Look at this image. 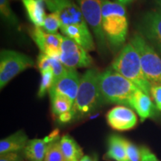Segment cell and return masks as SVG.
<instances>
[{"label": "cell", "mask_w": 161, "mask_h": 161, "mask_svg": "<svg viewBox=\"0 0 161 161\" xmlns=\"http://www.w3.org/2000/svg\"><path fill=\"white\" fill-rule=\"evenodd\" d=\"M100 92L104 103L129 106L130 98L139 88L115 70L106 69L100 72Z\"/></svg>", "instance_id": "obj_4"}, {"label": "cell", "mask_w": 161, "mask_h": 161, "mask_svg": "<svg viewBox=\"0 0 161 161\" xmlns=\"http://www.w3.org/2000/svg\"><path fill=\"white\" fill-rule=\"evenodd\" d=\"M111 68L135 84L139 89L151 96L152 84L142 71L140 55L130 43L122 47L111 64Z\"/></svg>", "instance_id": "obj_3"}, {"label": "cell", "mask_w": 161, "mask_h": 161, "mask_svg": "<svg viewBox=\"0 0 161 161\" xmlns=\"http://www.w3.org/2000/svg\"><path fill=\"white\" fill-rule=\"evenodd\" d=\"M133 0H117V3L122 4V5H125L127 4H129L130 3H131Z\"/></svg>", "instance_id": "obj_31"}, {"label": "cell", "mask_w": 161, "mask_h": 161, "mask_svg": "<svg viewBox=\"0 0 161 161\" xmlns=\"http://www.w3.org/2000/svg\"><path fill=\"white\" fill-rule=\"evenodd\" d=\"M60 28V21L55 13H51L46 15L44 24L42 27L44 31L50 34H57Z\"/></svg>", "instance_id": "obj_25"}, {"label": "cell", "mask_w": 161, "mask_h": 161, "mask_svg": "<svg viewBox=\"0 0 161 161\" xmlns=\"http://www.w3.org/2000/svg\"><path fill=\"white\" fill-rule=\"evenodd\" d=\"M141 155H142V161H160L157 158L154 153L151 152L146 147H142L140 148Z\"/></svg>", "instance_id": "obj_29"}, {"label": "cell", "mask_w": 161, "mask_h": 161, "mask_svg": "<svg viewBox=\"0 0 161 161\" xmlns=\"http://www.w3.org/2000/svg\"><path fill=\"white\" fill-rule=\"evenodd\" d=\"M44 161H66L60 148V140H54L48 145Z\"/></svg>", "instance_id": "obj_22"}, {"label": "cell", "mask_w": 161, "mask_h": 161, "mask_svg": "<svg viewBox=\"0 0 161 161\" xmlns=\"http://www.w3.org/2000/svg\"><path fill=\"white\" fill-rule=\"evenodd\" d=\"M0 161H25L19 152H9L0 154Z\"/></svg>", "instance_id": "obj_28"}, {"label": "cell", "mask_w": 161, "mask_h": 161, "mask_svg": "<svg viewBox=\"0 0 161 161\" xmlns=\"http://www.w3.org/2000/svg\"><path fill=\"white\" fill-rule=\"evenodd\" d=\"M129 107L135 110L142 122L153 117L156 112V106L153 103L150 96L141 90H137L130 98Z\"/></svg>", "instance_id": "obj_15"}, {"label": "cell", "mask_w": 161, "mask_h": 161, "mask_svg": "<svg viewBox=\"0 0 161 161\" xmlns=\"http://www.w3.org/2000/svg\"><path fill=\"white\" fill-rule=\"evenodd\" d=\"M31 23L37 27H43L46 17L45 0H21Z\"/></svg>", "instance_id": "obj_16"}, {"label": "cell", "mask_w": 161, "mask_h": 161, "mask_svg": "<svg viewBox=\"0 0 161 161\" xmlns=\"http://www.w3.org/2000/svg\"><path fill=\"white\" fill-rule=\"evenodd\" d=\"M60 144L66 161H79L84 156L82 148L69 134L60 138Z\"/></svg>", "instance_id": "obj_20"}, {"label": "cell", "mask_w": 161, "mask_h": 161, "mask_svg": "<svg viewBox=\"0 0 161 161\" xmlns=\"http://www.w3.org/2000/svg\"><path fill=\"white\" fill-rule=\"evenodd\" d=\"M108 124L113 129L125 131L134 128L137 123V117L128 107L118 105L113 108L106 115Z\"/></svg>", "instance_id": "obj_13"}, {"label": "cell", "mask_w": 161, "mask_h": 161, "mask_svg": "<svg viewBox=\"0 0 161 161\" xmlns=\"http://www.w3.org/2000/svg\"><path fill=\"white\" fill-rule=\"evenodd\" d=\"M29 142L28 136L23 130H19L0 141V154L9 152H19L24 150Z\"/></svg>", "instance_id": "obj_17"}, {"label": "cell", "mask_w": 161, "mask_h": 161, "mask_svg": "<svg viewBox=\"0 0 161 161\" xmlns=\"http://www.w3.org/2000/svg\"><path fill=\"white\" fill-rule=\"evenodd\" d=\"M81 10L88 27L96 37V43L102 53H105L108 47L102 29V0H76Z\"/></svg>", "instance_id": "obj_8"}, {"label": "cell", "mask_w": 161, "mask_h": 161, "mask_svg": "<svg viewBox=\"0 0 161 161\" xmlns=\"http://www.w3.org/2000/svg\"><path fill=\"white\" fill-rule=\"evenodd\" d=\"M93 161H98V159H97V158H96V157H95V158H94Z\"/></svg>", "instance_id": "obj_33"}, {"label": "cell", "mask_w": 161, "mask_h": 161, "mask_svg": "<svg viewBox=\"0 0 161 161\" xmlns=\"http://www.w3.org/2000/svg\"><path fill=\"white\" fill-rule=\"evenodd\" d=\"M130 43L140 55L141 66L151 84H161V58L158 52L140 34L130 39Z\"/></svg>", "instance_id": "obj_5"}, {"label": "cell", "mask_w": 161, "mask_h": 161, "mask_svg": "<svg viewBox=\"0 0 161 161\" xmlns=\"http://www.w3.org/2000/svg\"><path fill=\"white\" fill-rule=\"evenodd\" d=\"M125 143L128 161H142L140 148L126 139L125 140Z\"/></svg>", "instance_id": "obj_26"}, {"label": "cell", "mask_w": 161, "mask_h": 161, "mask_svg": "<svg viewBox=\"0 0 161 161\" xmlns=\"http://www.w3.org/2000/svg\"><path fill=\"white\" fill-rule=\"evenodd\" d=\"M58 130H55L43 139L30 140L24 148V156L29 161H44L48 145L58 140Z\"/></svg>", "instance_id": "obj_14"}, {"label": "cell", "mask_w": 161, "mask_h": 161, "mask_svg": "<svg viewBox=\"0 0 161 161\" xmlns=\"http://www.w3.org/2000/svg\"><path fill=\"white\" fill-rule=\"evenodd\" d=\"M99 75L98 69H89L80 77L77 97L72 109L75 119L89 115L104 103L100 92Z\"/></svg>", "instance_id": "obj_2"}, {"label": "cell", "mask_w": 161, "mask_h": 161, "mask_svg": "<svg viewBox=\"0 0 161 161\" xmlns=\"http://www.w3.org/2000/svg\"><path fill=\"white\" fill-rule=\"evenodd\" d=\"M59 60L66 68L73 70L90 67L93 63L92 57L84 47L66 36H63L62 39Z\"/></svg>", "instance_id": "obj_9"}, {"label": "cell", "mask_w": 161, "mask_h": 161, "mask_svg": "<svg viewBox=\"0 0 161 161\" xmlns=\"http://www.w3.org/2000/svg\"><path fill=\"white\" fill-rule=\"evenodd\" d=\"M0 13L2 17L10 25L17 26L18 19L10 5L9 0H0Z\"/></svg>", "instance_id": "obj_24"}, {"label": "cell", "mask_w": 161, "mask_h": 161, "mask_svg": "<svg viewBox=\"0 0 161 161\" xmlns=\"http://www.w3.org/2000/svg\"><path fill=\"white\" fill-rule=\"evenodd\" d=\"M45 3L48 10L59 17L60 29L74 26L86 33H90L81 10L73 0H45Z\"/></svg>", "instance_id": "obj_7"}, {"label": "cell", "mask_w": 161, "mask_h": 161, "mask_svg": "<svg viewBox=\"0 0 161 161\" xmlns=\"http://www.w3.org/2000/svg\"><path fill=\"white\" fill-rule=\"evenodd\" d=\"M34 66V60L25 54L13 50H2L0 53V88L3 89L14 78Z\"/></svg>", "instance_id": "obj_6"}, {"label": "cell", "mask_w": 161, "mask_h": 161, "mask_svg": "<svg viewBox=\"0 0 161 161\" xmlns=\"http://www.w3.org/2000/svg\"><path fill=\"white\" fill-rule=\"evenodd\" d=\"M58 120H59L60 122H62V123H67V122H69L70 121H72V119H75V117H74V114L72 112V110L69 112L61 114V115L58 116Z\"/></svg>", "instance_id": "obj_30"}, {"label": "cell", "mask_w": 161, "mask_h": 161, "mask_svg": "<svg viewBox=\"0 0 161 161\" xmlns=\"http://www.w3.org/2000/svg\"><path fill=\"white\" fill-rule=\"evenodd\" d=\"M140 35L161 55V8L147 12L141 19Z\"/></svg>", "instance_id": "obj_10"}, {"label": "cell", "mask_w": 161, "mask_h": 161, "mask_svg": "<svg viewBox=\"0 0 161 161\" xmlns=\"http://www.w3.org/2000/svg\"><path fill=\"white\" fill-rule=\"evenodd\" d=\"M79 161H93V159H92L89 155H84Z\"/></svg>", "instance_id": "obj_32"}, {"label": "cell", "mask_w": 161, "mask_h": 161, "mask_svg": "<svg viewBox=\"0 0 161 161\" xmlns=\"http://www.w3.org/2000/svg\"><path fill=\"white\" fill-rule=\"evenodd\" d=\"M150 94L154 101L157 109L161 112V84H152Z\"/></svg>", "instance_id": "obj_27"}, {"label": "cell", "mask_w": 161, "mask_h": 161, "mask_svg": "<svg viewBox=\"0 0 161 161\" xmlns=\"http://www.w3.org/2000/svg\"><path fill=\"white\" fill-rule=\"evenodd\" d=\"M51 102L52 113L58 116L71 111L73 106V102L64 96H55L51 98Z\"/></svg>", "instance_id": "obj_21"}, {"label": "cell", "mask_w": 161, "mask_h": 161, "mask_svg": "<svg viewBox=\"0 0 161 161\" xmlns=\"http://www.w3.org/2000/svg\"><path fill=\"white\" fill-rule=\"evenodd\" d=\"M30 35L41 53L59 59L63 39L60 34L47 33L41 27L35 26L30 31Z\"/></svg>", "instance_id": "obj_11"}, {"label": "cell", "mask_w": 161, "mask_h": 161, "mask_svg": "<svg viewBox=\"0 0 161 161\" xmlns=\"http://www.w3.org/2000/svg\"><path fill=\"white\" fill-rule=\"evenodd\" d=\"M102 29L107 43L117 50L124 45L128 23L125 5L110 0H102Z\"/></svg>", "instance_id": "obj_1"}, {"label": "cell", "mask_w": 161, "mask_h": 161, "mask_svg": "<svg viewBox=\"0 0 161 161\" xmlns=\"http://www.w3.org/2000/svg\"><path fill=\"white\" fill-rule=\"evenodd\" d=\"M160 8H161V5H160Z\"/></svg>", "instance_id": "obj_34"}, {"label": "cell", "mask_w": 161, "mask_h": 161, "mask_svg": "<svg viewBox=\"0 0 161 161\" xmlns=\"http://www.w3.org/2000/svg\"><path fill=\"white\" fill-rule=\"evenodd\" d=\"M80 80L79 73L76 70L69 69L65 75L54 82L49 92L50 98L58 96H64L74 104L79 89Z\"/></svg>", "instance_id": "obj_12"}, {"label": "cell", "mask_w": 161, "mask_h": 161, "mask_svg": "<svg viewBox=\"0 0 161 161\" xmlns=\"http://www.w3.org/2000/svg\"><path fill=\"white\" fill-rule=\"evenodd\" d=\"M125 140V139L116 134L110 135L108 141L106 158L114 161H128Z\"/></svg>", "instance_id": "obj_19"}, {"label": "cell", "mask_w": 161, "mask_h": 161, "mask_svg": "<svg viewBox=\"0 0 161 161\" xmlns=\"http://www.w3.org/2000/svg\"><path fill=\"white\" fill-rule=\"evenodd\" d=\"M37 65L40 71L51 69L54 75V82L64 76L69 69L64 66L59 59L41 53L37 57Z\"/></svg>", "instance_id": "obj_18"}, {"label": "cell", "mask_w": 161, "mask_h": 161, "mask_svg": "<svg viewBox=\"0 0 161 161\" xmlns=\"http://www.w3.org/2000/svg\"><path fill=\"white\" fill-rule=\"evenodd\" d=\"M41 80L38 90L37 96L39 98H43L49 92L54 84V75L51 69L41 71Z\"/></svg>", "instance_id": "obj_23"}]
</instances>
